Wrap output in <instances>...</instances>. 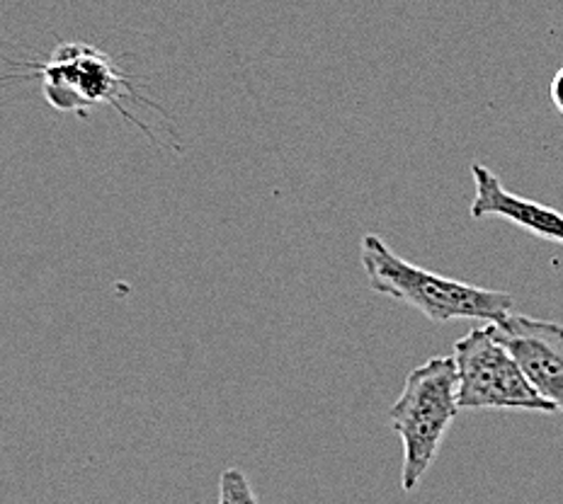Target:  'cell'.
Returning a JSON list of instances; mask_svg holds the SVG:
<instances>
[{
  "label": "cell",
  "mask_w": 563,
  "mask_h": 504,
  "mask_svg": "<svg viewBox=\"0 0 563 504\" xmlns=\"http://www.w3.org/2000/svg\"><path fill=\"white\" fill-rule=\"evenodd\" d=\"M360 260L374 294L406 303L432 323L468 318L486 321L490 325L506 321L515 311V299L506 291L474 287L422 269L398 257L374 233L362 238Z\"/></svg>",
  "instance_id": "6da1fadb"
},
{
  "label": "cell",
  "mask_w": 563,
  "mask_h": 504,
  "mask_svg": "<svg viewBox=\"0 0 563 504\" xmlns=\"http://www.w3.org/2000/svg\"><path fill=\"white\" fill-rule=\"evenodd\" d=\"M456 367L452 357H432L416 367L404 381V391L389 407V422L404 441L401 488L413 492L430 471L460 415Z\"/></svg>",
  "instance_id": "7a4b0ae2"
},
{
  "label": "cell",
  "mask_w": 563,
  "mask_h": 504,
  "mask_svg": "<svg viewBox=\"0 0 563 504\" xmlns=\"http://www.w3.org/2000/svg\"><path fill=\"white\" fill-rule=\"evenodd\" d=\"M456 397L460 410H525L556 413V407L534 391L525 371L486 327H474L454 343Z\"/></svg>",
  "instance_id": "3957f363"
},
{
  "label": "cell",
  "mask_w": 563,
  "mask_h": 504,
  "mask_svg": "<svg viewBox=\"0 0 563 504\" xmlns=\"http://www.w3.org/2000/svg\"><path fill=\"white\" fill-rule=\"evenodd\" d=\"M44 78V96L56 110L86 114L88 104L110 102L120 108L129 83L114 68L110 56L88 44H62L52 54V61L40 66ZM122 110V108H120Z\"/></svg>",
  "instance_id": "277c9868"
},
{
  "label": "cell",
  "mask_w": 563,
  "mask_h": 504,
  "mask_svg": "<svg viewBox=\"0 0 563 504\" xmlns=\"http://www.w3.org/2000/svg\"><path fill=\"white\" fill-rule=\"evenodd\" d=\"M488 331L508 347L534 391L563 413V325L510 313Z\"/></svg>",
  "instance_id": "5b68a950"
},
{
  "label": "cell",
  "mask_w": 563,
  "mask_h": 504,
  "mask_svg": "<svg viewBox=\"0 0 563 504\" xmlns=\"http://www.w3.org/2000/svg\"><path fill=\"white\" fill-rule=\"evenodd\" d=\"M472 175H474L476 194H474L472 206H468V216L476 221L506 219L510 224L532 233L537 238L563 245V214L559 209L508 192L496 178V172L486 166H481V163H474Z\"/></svg>",
  "instance_id": "8992f818"
},
{
  "label": "cell",
  "mask_w": 563,
  "mask_h": 504,
  "mask_svg": "<svg viewBox=\"0 0 563 504\" xmlns=\"http://www.w3.org/2000/svg\"><path fill=\"white\" fill-rule=\"evenodd\" d=\"M219 504H261L255 497L251 480L239 468H227L219 480Z\"/></svg>",
  "instance_id": "52a82bcc"
},
{
  "label": "cell",
  "mask_w": 563,
  "mask_h": 504,
  "mask_svg": "<svg viewBox=\"0 0 563 504\" xmlns=\"http://www.w3.org/2000/svg\"><path fill=\"white\" fill-rule=\"evenodd\" d=\"M549 100L554 104V110L563 116V66L556 70L549 86Z\"/></svg>",
  "instance_id": "ba28073f"
}]
</instances>
